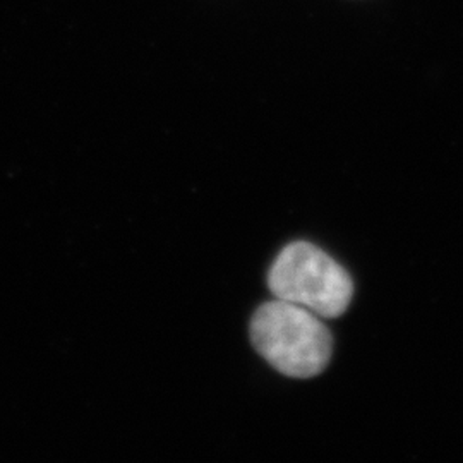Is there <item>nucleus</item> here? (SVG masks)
<instances>
[{"label": "nucleus", "instance_id": "obj_2", "mask_svg": "<svg viewBox=\"0 0 463 463\" xmlns=\"http://www.w3.org/2000/svg\"><path fill=\"white\" fill-rule=\"evenodd\" d=\"M268 285L275 298L326 319L344 315L354 298L347 269L309 242H294L281 250L268 273Z\"/></svg>", "mask_w": 463, "mask_h": 463}, {"label": "nucleus", "instance_id": "obj_1", "mask_svg": "<svg viewBox=\"0 0 463 463\" xmlns=\"http://www.w3.org/2000/svg\"><path fill=\"white\" fill-rule=\"evenodd\" d=\"M250 340L258 354L279 373L309 380L330 363L331 333L313 311L277 298L250 319Z\"/></svg>", "mask_w": 463, "mask_h": 463}]
</instances>
